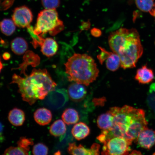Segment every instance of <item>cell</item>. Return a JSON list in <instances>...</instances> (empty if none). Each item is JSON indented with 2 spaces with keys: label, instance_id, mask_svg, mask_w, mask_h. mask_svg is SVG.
<instances>
[{
  "label": "cell",
  "instance_id": "obj_5",
  "mask_svg": "<svg viewBox=\"0 0 155 155\" xmlns=\"http://www.w3.org/2000/svg\"><path fill=\"white\" fill-rule=\"evenodd\" d=\"M64 28L63 23L59 18L56 9H45L39 13L34 33L40 36L48 33L52 36L56 35Z\"/></svg>",
  "mask_w": 155,
  "mask_h": 155
},
{
  "label": "cell",
  "instance_id": "obj_23",
  "mask_svg": "<svg viewBox=\"0 0 155 155\" xmlns=\"http://www.w3.org/2000/svg\"><path fill=\"white\" fill-rule=\"evenodd\" d=\"M136 5L141 11L149 12H152L154 7V0H135Z\"/></svg>",
  "mask_w": 155,
  "mask_h": 155
},
{
  "label": "cell",
  "instance_id": "obj_1",
  "mask_svg": "<svg viewBox=\"0 0 155 155\" xmlns=\"http://www.w3.org/2000/svg\"><path fill=\"white\" fill-rule=\"evenodd\" d=\"M108 111L113 116V123L111 128L103 130L97 137L101 143L115 137L132 143L141 132L147 127L148 122L142 109L125 105L122 107H112Z\"/></svg>",
  "mask_w": 155,
  "mask_h": 155
},
{
  "label": "cell",
  "instance_id": "obj_16",
  "mask_svg": "<svg viewBox=\"0 0 155 155\" xmlns=\"http://www.w3.org/2000/svg\"><path fill=\"white\" fill-rule=\"evenodd\" d=\"M8 119L13 125L15 127L22 126L25 120V114L22 110L14 108L9 112Z\"/></svg>",
  "mask_w": 155,
  "mask_h": 155
},
{
  "label": "cell",
  "instance_id": "obj_18",
  "mask_svg": "<svg viewBox=\"0 0 155 155\" xmlns=\"http://www.w3.org/2000/svg\"><path fill=\"white\" fill-rule=\"evenodd\" d=\"M25 54L24 57V62L20 65L19 68L21 69V74H24L25 75H26L25 73V69H26L27 65H31L33 66L38 65L37 64L34 63L35 62L40 63V61H40V57L38 55L34 54L31 51H28Z\"/></svg>",
  "mask_w": 155,
  "mask_h": 155
},
{
  "label": "cell",
  "instance_id": "obj_32",
  "mask_svg": "<svg viewBox=\"0 0 155 155\" xmlns=\"http://www.w3.org/2000/svg\"><path fill=\"white\" fill-rule=\"evenodd\" d=\"M127 155H143L139 151L137 150H134L131 153Z\"/></svg>",
  "mask_w": 155,
  "mask_h": 155
},
{
  "label": "cell",
  "instance_id": "obj_2",
  "mask_svg": "<svg viewBox=\"0 0 155 155\" xmlns=\"http://www.w3.org/2000/svg\"><path fill=\"white\" fill-rule=\"evenodd\" d=\"M108 41L112 52L119 56L123 69L136 67L143 53L140 35L136 29L120 28L110 34Z\"/></svg>",
  "mask_w": 155,
  "mask_h": 155
},
{
  "label": "cell",
  "instance_id": "obj_36",
  "mask_svg": "<svg viewBox=\"0 0 155 155\" xmlns=\"http://www.w3.org/2000/svg\"></svg>",
  "mask_w": 155,
  "mask_h": 155
},
{
  "label": "cell",
  "instance_id": "obj_34",
  "mask_svg": "<svg viewBox=\"0 0 155 155\" xmlns=\"http://www.w3.org/2000/svg\"><path fill=\"white\" fill-rule=\"evenodd\" d=\"M150 14L151 15H152V16H154L155 18V3L153 8L152 12H151Z\"/></svg>",
  "mask_w": 155,
  "mask_h": 155
},
{
  "label": "cell",
  "instance_id": "obj_10",
  "mask_svg": "<svg viewBox=\"0 0 155 155\" xmlns=\"http://www.w3.org/2000/svg\"><path fill=\"white\" fill-rule=\"evenodd\" d=\"M137 139L141 147L150 149L155 143V131L147 127L141 132Z\"/></svg>",
  "mask_w": 155,
  "mask_h": 155
},
{
  "label": "cell",
  "instance_id": "obj_15",
  "mask_svg": "<svg viewBox=\"0 0 155 155\" xmlns=\"http://www.w3.org/2000/svg\"><path fill=\"white\" fill-rule=\"evenodd\" d=\"M90 128L83 122L76 124L71 130V133L73 136L78 140L86 138L90 134Z\"/></svg>",
  "mask_w": 155,
  "mask_h": 155
},
{
  "label": "cell",
  "instance_id": "obj_28",
  "mask_svg": "<svg viewBox=\"0 0 155 155\" xmlns=\"http://www.w3.org/2000/svg\"><path fill=\"white\" fill-rule=\"evenodd\" d=\"M33 144V141L32 139L24 137H21L17 142V145L28 150L30 149V146Z\"/></svg>",
  "mask_w": 155,
  "mask_h": 155
},
{
  "label": "cell",
  "instance_id": "obj_33",
  "mask_svg": "<svg viewBox=\"0 0 155 155\" xmlns=\"http://www.w3.org/2000/svg\"><path fill=\"white\" fill-rule=\"evenodd\" d=\"M150 92H155V83L150 85Z\"/></svg>",
  "mask_w": 155,
  "mask_h": 155
},
{
  "label": "cell",
  "instance_id": "obj_21",
  "mask_svg": "<svg viewBox=\"0 0 155 155\" xmlns=\"http://www.w3.org/2000/svg\"><path fill=\"white\" fill-rule=\"evenodd\" d=\"M67 127L62 120L59 119L54 122L50 126L49 132L51 135L55 137H59L65 134Z\"/></svg>",
  "mask_w": 155,
  "mask_h": 155
},
{
  "label": "cell",
  "instance_id": "obj_27",
  "mask_svg": "<svg viewBox=\"0 0 155 155\" xmlns=\"http://www.w3.org/2000/svg\"><path fill=\"white\" fill-rule=\"evenodd\" d=\"M41 2L45 9H56L60 5V0H41Z\"/></svg>",
  "mask_w": 155,
  "mask_h": 155
},
{
  "label": "cell",
  "instance_id": "obj_7",
  "mask_svg": "<svg viewBox=\"0 0 155 155\" xmlns=\"http://www.w3.org/2000/svg\"><path fill=\"white\" fill-rule=\"evenodd\" d=\"M12 18L16 26L20 28H27L30 26L33 16L30 9L23 6L15 8Z\"/></svg>",
  "mask_w": 155,
  "mask_h": 155
},
{
  "label": "cell",
  "instance_id": "obj_26",
  "mask_svg": "<svg viewBox=\"0 0 155 155\" xmlns=\"http://www.w3.org/2000/svg\"><path fill=\"white\" fill-rule=\"evenodd\" d=\"M48 147L42 143L35 145L33 148L32 153L34 155H48Z\"/></svg>",
  "mask_w": 155,
  "mask_h": 155
},
{
  "label": "cell",
  "instance_id": "obj_11",
  "mask_svg": "<svg viewBox=\"0 0 155 155\" xmlns=\"http://www.w3.org/2000/svg\"><path fill=\"white\" fill-rule=\"evenodd\" d=\"M83 85L75 82L69 85L68 89V94L73 101H81L86 97L87 91Z\"/></svg>",
  "mask_w": 155,
  "mask_h": 155
},
{
  "label": "cell",
  "instance_id": "obj_13",
  "mask_svg": "<svg viewBox=\"0 0 155 155\" xmlns=\"http://www.w3.org/2000/svg\"><path fill=\"white\" fill-rule=\"evenodd\" d=\"M58 49V45L53 38H48L45 39L41 46L42 53L48 58L53 57L57 53Z\"/></svg>",
  "mask_w": 155,
  "mask_h": 155
},
{
  "label": "cell",
  "instance_id": "obj_12",
  "mask_svg": "<svg viewBox=\"0 0 155 155\" xmlns=\"http://www.w3.org/2000/svg\"><path fill=\"white\" fill-rule=\"evenodd\" d=\"M154 77L152 70L145 65L137 70L135 78V80L138 81L139 83L146 84L152 82Z\"/></svg>",
  "mask_w": 155,
  "mask_h": 155
},
{
  "label": "cell",
  "instance_id": "obj_24",
  "mask_svg": "<svg viewBox=\"0 0 155 155\" xmlns=\"http://www.w3.org/2000/svg\"><path fill=\"white\" fill-rule=\"evenodd\" d=\"M29 150L17 145V147H11L6 149L3 155H29Z\"/></svg>",
  "mask_w": 155,
  "mask_h": 155
},
{
  "label": "cell",
  "instance_id": "obj_30",
  "mask_svg": "<svg viewBox=\"0 0 155 155\" xmlns=\"http://www.w3.org/2000/svg\"><path fill=\"white\" fill-rule=\"evenodd\" d=\"M3 126L1 123H0V142H3L5 140V137L4 135Z\"/></svg>",
  "mask_w": 155,
  "mask_h": 155
},
{
  "label": "cell",
  "instance_id": "obj_6",
  "mask_svg": "<svg viewBox=\"0 0 155 155\" xmlns=\"http://www.w3.org/2000/svg\"><path fill=\"white\" fill-rule=\"evenodd\" d=\"M104 144L101 155H127L131 150L132 142L121 137L107 139Z\"/></svg>",
  "mask_w": 155,
  "mask_h": 155
},
{
  "label": "cell",
  "instance_id": "obj_22",
  "mask_svg": "<svg viewBox=\"0 0 155 155\" xmlns=\"http://www.w3.org/2000/svg\"><path fill=\"white\" fill-rule=\"evenodd\" d=\"M16 25L13 20L9 19H5L0 22V29L2 33L6 36L12 35L16 29Z\"/></svg>",
  "mask_w": 155,
  "mask_h": 155
},
{
  "label": "cell",
  "instance_id": "obj_4",
  "mask_svg": "<svg viewBox=\"0 0 155 155\" xmlns=\"http://www.w3.org/2000/svg\"><path fill=\"white\" fill-rule=\"evenodd\" d=\"M64 65L69 81L86 86L95 81L99 73L94 60L86 54H74Z\"/></svg>",
  "mask_w": 155,
  "mask_h": 155
},
{
  "label": "cell",
  "instance_id": "obj_14",
  "mask_svg": "<svg viewBox=\"0 0 155 155\" xmlns=\"http://www.w3.org/2000/svg\"><path fill=\"white\" fill-rule=\"evenodd\" d=\"M34 118L37 123L41 126L47 125L51 122L52 114L50 110L45 108H38L35 112Z\"/></svg>",
  "mask_w": 155,
  "mask_h": 155
},
{
  "label": "cell",
  "instance_id": "obj_35",
  "mask_svg": "<svg viewBox=\"0 0 155 155\" xmlns=\"http://www.w3.org/2000/svg\"><path fill=\"white\" fill-rule=\"evenodd\" d=\"M3 67V64H2L1 62V58H0V73H1V71H2V69Z\"/></svg>",
  "mask_w": 155,
  "mask_h": 155
},
{
  "label": "cell",
  "instance_id": "obj_17",
  "mask_svg": "<svg viewBox=\"0 0 155 155\" xmlns=\"http://www.w3.org/2000/svg\"><path fill=\"white\" fill-rule=\"evenodd\" d=\"M11 50L17 55H22L28 49V45L24 38L18 37L14 39L11 42Z\"/></svg>",
  "mask_w": 155,
  "mask_h": 155
},
{
  "label": "cell",
  "instance_id": "obj_29",
  "mask_svg": "<svg viewBox=\"0 0 155 155\" xmlns=\"http://www.w3.org/2000/svg\"><path fill=\"white\" fill-rule=\"evenodd\" d=\"M91 32L92 35L94 37L98 38L101 35V31L98 28H93L91 30Z\"/></svg>",
  "mask_w": 155,
  "mask_h": 155
},
{
  "label": "cell",
  "instance_id": "obj_31",
  "mask_svg": "<svg viewBox=\"0 0 155 155\" xmlns=\"http://www.w3.org/2000/svg\"><path fill=\"white\" fill-rule=\"evenodd\" d=\"M3 57L5 60H8L11 58L10 54L7 52H6L3 54Z\"/></svg>",
  "mask_w": 155,
  "mask_h": 155
},
{
  "label": "cell",
  "instance_id": "obj_8",
  "mask_svg": "<svg viewBox=\"0 0 155 155\" xmlns=\"http://www.w3.org/2000/svg\"><path fill=\"white\" fill-rule=\"evenodd\" d=\"M101 53L97 56L99 61L101 64L106 61L107 68L109 70L114 71H117L121 66V60L119 56L114 52L107 51L104 48L99 47Z\"/></svg>",
  "mask_w": 155,
  "mask_h": 155
},
{
  "label": "cell",
  "instance_id": "obj_19",
  "mask_svg": "<svg viewBox=\"0 0 155 155\" xmlns=\"http://www.w3.org/2000/svg\"><path fill=\"white\" fill-rule=\"evenodd\" d=\"M113 123V116L109 111L101 114L97 120L98 127L103 130L111 128Z\"/></svg>",
  "mask_w": 155,
  "mask_h": 155
},
{
  "label": "cell",
  "instance_id": "obj_20",
  "mask_svg": "<svg viewBox=\"0 0 155 155\" xmlns=\"http://www.w3.org/2000/svg\"><path fill=\"white\" fill-rule=\"evenodd\" d=\"M61 117L63 121L68 125L77 123L79 119L78 112L72 108L66 109L63 112Z\"/></svg>",
  "mask_w": 155,
  "mask_h": 155
},
{
  "label": "cell",
  "instance_id": "obj_9",
  "mask_svg": "<svg viewBox=\"0 0 155 155\" xmlns=\"http://www.w3.org/2000/svg\"><path fill=\"white\" fill-rule=\"evenodd\" d=\"M100 147L99 144L94 143L90 149H87L73 143L69 144L68 150L71 155H100Z\"/></svg>",
  "mask_w": 155,
  "mask_h": 155
},
{
  "label": "cell",
  "instance_id": "obj_25",
  "mask_svg": "<svg viewBox=\"0 0 155 155\" xmlns=\"http://www.w3.org/2000/svg\"><path fill=\"white\" fill-rule=\"evenodd\" d=\"M29 33L30 34L33 39L32 44L35 48H36L38 46H41L43 44L45 39L42 36L35 34L34 32V29L30 26L27 28Z\"/></svg>",
  "mask_w": 155,
  "mask_h": 155
},
{
  "label": "cell",
  "instance_id": "obj_3",
  "mask_svg": "<svg viewBox=\"0 0 155 155\" xmlns=\"http://www.w3.org/2000/svg\"><path fill=\"white\" fill-rule=\"evenodd\" d=\"M25 76L23 78L15 74L11 83L18 85L23 100L30 105L38 100H44L57 86L46 69H35L29 76Z\"/></svg>",
  "mask_w": 155,
  "mask_h": 155
}]
</instances>
